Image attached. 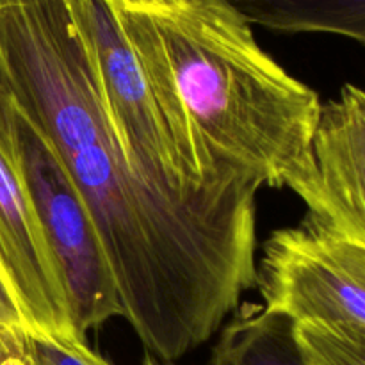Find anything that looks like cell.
<instances>
[{
  "instance_id": "1",
  "label": "cell",
  "mask_w": 365,
  "mask_h": 365,
  "mask_svg": "<svg viewBox=\"0 0 365 365\" xmlns=\"http://www.w3.org/2000/svg\"><path fill=\"white\" fill-rule=\"evenodd\" d=\"M0 91L77 185L146 355L173 364L210 341L257 287L262 184L180 189L135 160L66 0H0Z\"/></svg>"
},
{
  "instance_id": "2",
  "label": "cell",
  "mask_w": 365,
  "mask_h": 365,
  "mask_svg": "<svg viewBox=\"0 0 365 365\" xmlns=\"http://www.w3.org/2000/svg\"><path fill=\"white\" fill-rule=\"evenodd\" d=\"M120 14L217 164L262 187L287 189L309 170L319 95L259 45L232 0H120Z\"/></svg>"
},
{
  "instance_id": "3",
  "label": "cell",
  "mask_w": 365,
  "mask_h": 365,
  "mask_svg": "<svg viewBox=\"0 0 365 365\" xmlns=\"http://www.w3.org/2000/svg\"><path fill=\"white\" fill-rule=\"evenodd\" d=\"M0 148L13 164L57 260L73 330L86 339L123 316L120 292L88 207L45 135L0 91Z\"/></svg>"
},
{
  "instance_id": "4",
  "label": "cell",
  "mask_w": 365,
  "mask_h": 365,
  "mask_svg": "<svg viewBox=\"0 0 365 365\" xmlns=\"http://www.w3.org/2000/svg\"><path fill=\"white\" fill-rule=\"evenodd\" d=\"M66 6L95 64L118 134L132 157L175 187L221 184L207 182L178 146L152 81L125 32L120 0H66Z\"/></svg>"
},
{
  "instance_id": "5",
  "label": "cell",
  "mask_w": 365,
  "mask_h": 365,
  "mask_svg": "<svg viewBox=\"0 0 365 365\" xmlns=\"http://www.w3.org/2000/svg\"><path fill=\"white\" fill-rule=\"evenodd\" d=\"M264 309L294 323L365 330V245L303 220L273 232L257 262Z\"/></svg>"
},
{
  "instance_id": "6",
  "label": "cell",
  "mask_w": 365,
  "mask_h": 365,
  "mask_svg": "<svg viewBox=\"0 0 365 365\" xmlns=\"http://www.w3.org/2000/svg\"><path fill=\"white\" fill-rule=\"evenodd\" d=\"M307 221L365 245V89L346 84L321 107L312 163L289 184Z\"/></svg>"
},
{
  "instance_id": "7",
  "label": "cell",
  "mask_w": 365,
  "mask_h": 365,
  "mask_svg": "<svg viewBox=\"0 0 365 365\" xmlns=\"http://www.w3.org/2000/svg\"><path fill=\"white\" fill-rule=\"evenodd\" d=\"M0 273L32 334L82 339L73 330L66 285L13 164L0 148ZM86 341V339H84Z\"/></svg>"
},
{
  "instance_id": "8",
  "label": "cell",
  "mask_w": 365,
  "mask_h": 365,
  "mask_svg": "<svg viewBox=\"0 0 365 365\" xmlns=\"http://www.w3.org/2000/svg\"><path fill=\"white\" fill-rule=\"evenodd\" d=\"M212 365H307L294 321L260 305L241 310L221 330Z\"/></svg>"
},
{
  "instance_id": "9",
  "label": "cell",
  "mask_w": 365,
  "mask_h": 365,
  "mask_svg": "<svg viewBox=\"0 0 365 365\" xmlns=\"http://www.w3.org/2000/svg\"><path fill=\"white\" fill-rule=\"evenodd\" d=\"M264 29L285 34L321 32L365 45V0H232Z\"/></svg>"
},
{
  "instance_id": "10",
  "label": "cell",
  "mask_w": 365,
  "mask_h": 365,
  "mask_svg": "<svg viewBox=\"0 0 365 365\" xmlns=\"http://www.w3.org/2000/svg\"><path fill=\"white\" fill-rule=\"evenodd\" d=\"M307 365H365V330L342 324L294 323Z\"/></svg>"
},
{
  "instance_id": "11",
  "label": "cell",
  "mask_w": 365,
  "mask_h": 365,
  "mask_svg": "<svg viewBox=\"0 0 365 365\" xmlns=\"http://www.w3.org/2000/svg\"><path fill=\"white\" fill-rule=\"evenodd\" d=\"M31 365H113L93 351L84 339H56L31 334L27 339Z\"/></svg>"
},
{
  "instance_id": "12",
  "label": "cell",
  "mask_w": 365,
  "mask_h": 365,
  "mask_svg": "<svg viewBox=\"0 0 365 365\" xmlns=\"http://www.w3.org/2000/svg\"><path fill=\"white\" fill-rule=\"evenodd\" d=\"M31 334L13 291L0 273V364L14 355L27 356V339Z\"/></svg>"
},
{
  "instance_id": "13",
  "label": "cell",
  "mask_w": 365,
  "mask_h": 365,
  "mask_svg": "<svg viewBox=\"0 0 365 365\" xmlns=\"http://www.w3.org/2000/svg\"><path fill=\"white\" fill-rule=\"evenodd\" d=\"M0 365H31V362H29V356L14 355V356H9V359L4 360Z\"/></svg>"
},
{
  "instance_id": "14",
  "label": "cell",
  "mask_w": 365,
  "mask_h": 365,
  "mask_svg": "<svg viewBox=\"0 0 365 365\" xmlns=\"http://www.w3.org/2000/svg\"><path fill=\"white\" fill-rule=\"evenodd\" d=\"M143 365H173V364L160 362V360H155V359H152V356L146 355V356H145V362H143Z\"/></svg>"
}]
</instances>
